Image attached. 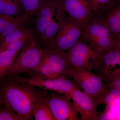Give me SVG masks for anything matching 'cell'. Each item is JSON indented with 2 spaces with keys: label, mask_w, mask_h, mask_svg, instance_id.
Segmentation results:
<instances>
[{
  "label": "cell",
  "mask_w": 120,
  "mask_h": 120,
  "mask_svg": "<svg viewBox=\"0 0 120 120\" xmlns=\"http://www.w3.org/2000/svg\"><path fill=\"white\" fill-rule=\"evenodd\" d=\"M93 17L98 16L116 0H88Z\"/></svg>",
  "instance_id": "21"
},
{
  "label": "cell",
  "mask_w": 120,
  "mask_h": 120,
  "mask_svg": "<svg viewBox=\"0 0 120 120\" xmlns=\"http://www.w3.org/2000/svg\"><path fill=\"white\" fill-rule=\"evenodd\" d=\"M96 17L109 28L116 37L120 33V0H116Z\"/></svg>",
  "instance_id": "14"
},
{
  "label": "cell",
  "mask_w": 120,
  "mask_h": 120,
  "mask_svg": "<svg viewBox=\"0 0 120 120\" xmlns=\"http://www.w3.org/2000/svg\"><path fill=\"white\" fill-rule=\"evenodd\" d=\"M99 54L81 38L64 54L70 68H86L91 71Z\"/></svg>",
  "instance_id": "6"
},
{
  "label": "cell",
  "mask_w": 120,
  "mask_h": 120,
  "mask_svg": "<svg viewBox=\"0 0 120 120\" xmlns=\"http://www.w3.org/2000/svg\"><path fill=\"white\" fill-rule=\"evenodd\" d=\"M2 78L28 84L44 90L52 91L69 96L70 93L72 91L77 88L74 82L67 78L49 79L35 76L24 77L21 76L20 75Z\"/></svg>",
  "instance_id": "7"
},
{
  "label": "cell",
  "mask_w": 120,
  "mask_h": 120,
  "mask_svg": "<svg viewBox=\"0 0 120 120\" xmlns=\"http://www.w3.org/2000/svg\"><path fill=\"white\" fill-rule=\"evenodd\" d=\"M44 52V49L34 35L19 52L11 67L2 77L18 75L33 70L40 64Z\"/></svg>",
  "instance_id": "4"
},
{
  "label": "cell",
  "mask_w": 120,
  "mask_h": 120,
  "mask_svg": "<svg viewBox=\"0 0 120 120\" xmlns=\"http://www.w3.org/2000/svg\"><path fill=\"white\" fill-rule=\"evenodd\" d=\"M105 84L107 87L117 88L120 90V78Z\"/></svg>",
  "instance_id": "26"
},
{
  "label": "cell",
  "mask_w": 120,
  "mask_h": 120,
  "mask_svg": "<svg viewBox=\"0 0 120 120\" xmlns=\"http://www.w3.org/2000/svg\"><path fill=\"white\" fill-rule=\"evenodd\" d=\"M15 19L13 16L0 15V40L11 33V24Z\"/></svg>",
  "instance_id": "24"
},
{
  "label": "cell",
  "mask_w": 120,
  "mask_h": 120,
  "mask_svg": "<svg viewBox=\"0 0 120 120\" xmlns=\"http://www.w3.org/2000/svg\"><path fill=\"white\" fill-rule=\"evenodd\" d=\"M62 0L58 4L56 16L59 23V30L56 37L45 49L53 52L64 53L82 38L84 28L69 16L67 17L62 7Z\"/></svg>",
  "instance_id": "2"
},
{
  "label": "cell",
  "mask_w": 120,
  "mask_h": 120,
  "mask_svg": "<svg viewBox=\"0 0 120 120\" xmlns=\"http://www.w3.org/2000/svg\"><path fill=\"white\" fill-rule=\"evenodd\" d=\"M45 0H20V5L29 16L36 15L40 7V2Z\"/></svg>",
  "instance_id": "22"
},
{
  "label": "cell",
  "mask_w": 120,
  "mask_h": 120,
  "mask_svg": "<svg viewBox=\"0 0 120 120\" xmlns=\"http://www.w3.org/2000/svg\"><path fill=\"white\" fill-rule=\"evenodd\" d=\"M71 77L76 82L84 92L94 99L107 88L101 77L86 68H70Z\"/></svg>",
  "instance_id": "10"
},
{
  "label": "cell",
  "mask_w": 120,
  "mask_h": 120,
  "mask_svg": "<svg viewBox=\"0 0 120 120\" xmlns=\"http://www.w3.org/2000/svg\"><path fill=\"white\" fill-rule=\"evenodd\" d=\"M3 104H4V102H3V101H2V99L0 98V110L1 109Z\"/></svg>",
  "instance_id": "28"
},
{
  "label": "cell",
  "mask_w": 120,
  "mask_h": 120,
  "mask_svg": "<svg viewBox=\"0 0 120 120\" xmlns=\"http://www.w3.org/2000/svg\"><path fill=\"white\" fill-rule=\"evenodd\" d=\"M43 49L44 52L40 64L28 72L30 76L49 79L71 77L70 68L64 53L53 52L48 49Z\"/></svg>",
  "instance_id": "3"
},
{
  "label": "cell",
  "mask_w": 120,
  "mask_h": 120,
  "mask_svg": "<svg viewBox=\"0 0 120 120\" xmlns=\"http://www.w3.org/2000/svg\"><path fill=\"white\" fill-rule=\"evenodd\" d=\"M92 69L105 84L120 78V50L113 49L100 53Z\"/></svg>",
  "instance_id": "9"
},
{
  "label": "cell",
  "mask_w": 120,
  "mask_h": 120,
  "mask_svg": "<svg viewBox=\"0 0 120 120\" xmlns=\"http://www.w3.org/2000/svg\"><path fill=\"white\" fill-rule=\"evenodd\" d=\"M59 28L58 21L56 22L53 17L45 29L43 37L40 40L39 44L43 49L47 47L55 38L58 32Z\"/></svg>",
  "instance_id": "20"
},
{
  "label": "cell",
  "mask_w": 120,
  "mask_h": 120,
  "mask_svg": "<svg viewBox=\"0 0 120 120\" xmlns=\"http://www.w3.org/2000/svg\"><path fill=\"white\" fill-rule=\"evenodd\" d=\"M48 94L28 84L0 78V98L24 120H33L35 105Z\"/></svg>",
  "instance_id": "1"
},
{
  "label": "cell",
  "mask_w": 120,
  "mask_h": 120,
  "mask_svg": "<svg viewBox=\"0 0 120 120\" xmlns=\"http://www.w3.org/2000/svg\"><path fill=\"white\" fill-rule=\"evenodd\" d=\"M21 7L15 0H0V15L16 17L22 14Z\"/></svg>",
  "instance_id": "19"
},
{
  "label": "cell",
  "mask_w": 120,
  "mask_h": 120,
  "mask_svg": "<svg viewBox=\"0 0 120 120\" xmlns=\"http://www.w3.org/2000/svg\"><path fill=\"white\" fill-rule=\"evenodd\" d=\"M43 98L39 101L34 107L33 115L35 120H55L49 107L43 101Z\"/></svg>",
  "instance_id": "18"
},
{
  "label": "cell",
  "mask_w": 120,
  "mask_h": 120,
  "mask_svg": "<svg viewBox=\"0 0 120 120\" xmlns=\"http://www.w3.org/2000/svg\"><path fill=\"white\" fill-rule=\"evenodd\" d=\"M20 52L4 50L0 52V78L8 71Z\"/></svg>",
  "instance_id": "17"
},
{
  "label": "cell",
  "mask_w": 120,
  "mask_h": 120,
  "mask_svg": "<svg viewBox=\"0 0 120 120\" xmlns=\"http://www.w3.org/2000/svg\"><path fill=\"white\" fill-rule=\"evenodd\" d=\"M116 116V120H120V114Z\"/></svg>",
  "instance_id": "29"
},
{
  "label": "cell",
  "mask_w": 120,
  "mask_h": 120,
  "mask_svg": "<svg viewBox=\"0 0 120 120\" xmlns=\"http://www.w3.org/2000/svg\"><path fill=\"white\" fill-rule=\"evenodd\" d=\"M62 4L69 16L80 24L84 30L87 27L93 17L88 0H62Z\"/></svg>",
  "instance_id": "12"
},
{
  "label": "cell",
  "mask_w": 120,
  "mask_h": 120,
  "mask_svg": "<svg viewBox=\"0 0 120 120\" xmlns=\"http://www.w3.org/2000/svg\"><path fill=\"white\" fill-rule=\"evenodd\" d=\"M114 49L120 50V33L117 37L116 45Z\"/></svg>",
  "instance_id": "27"
},
{
  "label": "cell",
  "mask_w": 120,
  "mask_h": 120,
  "mask_svg": "<svg viewBox=\"0 0 120 120\" xmlns=\"http://www.w3.org/2000/svg\"><path fill=\"white\" fill-rule=\"evenodd\" d=\"M69 96L73 101L76 110L82 120H98L99 116L94 99L78 88L70 93Z\"/></svg>",
  "instance_id": "11"
},
{
  "label": "cell",
  "mask_w": 120,
  "mask_h": 120,
  "mask_svg": "<svg viewBox=\"0 0 120 120\" xmlns=\"http://www.w3.org/2000/svg\"></svg>",
  "instance_id": "31"
},
{
  "label": "cell",
  "mask_w": 120,
  "mask_h": 120,
  "mask_svg": "<svg viewBox=\"0 0 120 120\" xmlns=\"http://www.w3.org/2000/svg\"><path fill=\"white\" fill-rule=\"evenodd\" d=\"M15 0L20 4V0Z\"/></svg>",
  "instance_id": "30"
},
{
  "label": "cell",
  "mask_w": 120,
  "mask_h": 120,
  "mask_svg": "<svg viewBox=\"0 0 120 120\" xmlns=\"http://www.w3.org/2000/svg\"><path fill=\"white\" fill-rule=\"evenodd\" d=\"M71 99L68 95L54 91L43 98L55 120H79V113Z\"/></svg>",
  "instance_id": "8"
},
{
  "label": "cell",
  "mask_w": 120,
  "mask_h": 120,
  "mask_svg": "<svg viewBox=\"0 0 120 120\" xmlns=\"http://www.w3.org/2000/svg\"><path fill=\"white\" fill-rule=\"evenodd\" d=\"M61 0H45L40 3L34 22L35 32L39 40L42 38L48 24L56 15L57 7Z\"/></svg>",
  "instance_id": "13"
},
{
  "label": "cell",
  "mask_w": 120,
  "mask_h": 120,
  "mask_svg": "<svg viewBox=\"0 0 120 120\" xmlns=\"http://www.w3.org/2000/svg\"><path fill=\"white\" fill-rule=\"evenodd\" d=\"M82 38L99 53L114 49L116 38L101 20L93 17L84 30Z\"/></svg>",
  "instance_id": "5"
},
{
  "label": "cell",
  "mask_w": 120,
  "mask_h": 120,
  "mask_svg": "<svg viewBox=\"0 0 120 120\" xmlns=\"http://www.w3.org/2000/svg\"><path fill=\"white\" fill-rule=\"evenodd\" d=\"M0 120H24L4 103L0 110Z\"/></svg>",
  "instance_id": "25"
},
{
  "label": "cell",
  "mask_w": 120,
  "mask_h": 120,
  "mask_svg": "<svg viewBox=\"0 0 120 120\" xmlns=\"http://www.w3.org/2000/svg\"><path fill=\"white\" fill-rule=\"evenodd\" d=\"M35 35H29L13 42L8 44L0 49V52L4 50L20 51L28 43L31 38Z\"/></svg>",
  "instance_id": "23"
},
{
  "label": "cell",
  "mask_w": 120,
  "mask_h": 120,
  "mask_svg": "<svg viewBox=\"0 0 120 120\" xmlns=\"http://www.w3.org/2000/svg\"><path fill=\"white\" fill-rule=\"evenodd\" d=\"M34 30L26 26L22 27L9 34L0 40V49L5 46L29 35L34 34Z\"/></svg>",
  "instance_id": "16"
},
{
  "label": "cell",
  "mask_w": 120,
  "mask_h": 120,
  "mask_svg": "<svg viewBox=\"0 0 120 120\" xmlns=\"http://www.w3.org/2000/svg\"><path fill=\"white\" fill-rule=\"evenodd\" d=\"M94 99L97 105L105 104L108 106L120 105V90L107 87Z\"/></svg>",
  "instance_id": "15"
}]
</instances>
